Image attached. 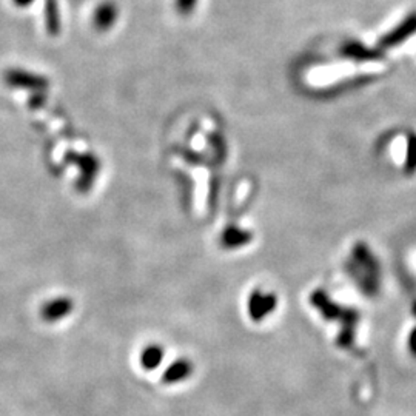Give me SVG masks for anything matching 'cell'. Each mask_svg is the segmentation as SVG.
Returning <instances> with one entry per match:
<instances>
[{
    "instance_id": "cell-7",
    "label": "cell",
    "mask_w": 416,
    "mask_h": 416,
    "mask_svg": "<svg viewBox=\"0 0 416 416\" xmlns=\"http://www.w3.org/2000/svg\"><path fill=\"white\" fill-rule=\"evenodd\" d=\"M410 350L416 355V329L410 335Z\"/></svg>"
},
{
    "instance_id": "cell-4",
    "label": "cell",
    "mask_w": 416,
    "mask_h": 416,
    "mask_svg": "<svg viewBox=\"0 0 416 416\" xmlns=\"http://www.w3.org/2000/svg\"><path fill=\"white\" fill-rule=\"evenodd\" d=\"M193 373V364L188 359H177L170 364L162 375L163 384H177L187 380Z\"/></svg>"
},
{
    "instance_id": "cell-2",
    "label": "cell",
    "mask_w": 416,
    "mask_h": 416,
    "mask_svg": "<svg viewBox=\"0 0 416 416\" xmlns=\"http://www.w3.org/2000/svg\"><path fill=\"white\" fill-rule=\"evenodd\" d=\"M278 299L272 293L255 292L248 299V315L255 322H261L264 319L273 313L276 309Z\"/></svg>"
},
{
    "instance_id": "cell-6",
    "label": "cell",
    "mask_w": 416,
    "mask_h": 416,
    "mask_svg": "<svg viewBox=\"0 0 416 416\" xmlns=\"http://www.w3.org/2000/svg\"><path fill=\"white\" fill-rule=\"evenodd\" d=\"M116 19V8L113 5H101L98 10L94 11V25L101 29H107L111 27Z\"/></svg>"
},
{
    "instance_id": "cell-8",
    "label": "cell",
    "mask_w": 416,
    "mask_h": 416,
    "mask_svg": "<svg viewBox=\"0 0 416 416\" xmlns=\"http://www.w3.org/2000/svg\"><path fill=\"white\" fill-rule=\"evenodd\" d=\"M14 2H16L17 5H20V6H24V5H29L33 2V0H14Z\"/></svg>"
},
{
    "instance_id": "cell-3",
    "label": "cell",
    "mask_w": 416,
    "mask_h": 416,
    "mask_svg": "<svg viewBox=\"0 0 416 416\" xmlns=\"http://www.w3.org/2000/svg\"><path fill=\"white\" fill-rule=\"evenodd\" d=\"M73 311V301L70 298H56L43 304L40 310L42 319L45 322H57L66 318Z\"/></svg>"
},
{
    "instance_id": "cell-5",
    "label": "cell",
    "mask_w": 416,
    "mask_h": 416,
    "mask_svg": "<svg viewBox=\"0 0 416 416\" xmlns=\"http://www.w3.org/2000/svg\"><path fill=\"white\" fill-rule=\"evenodd\" d=\"M163 361V348L159 346H148L140 355V364L145 370H156Z\"/></svg>"
},
{
    "instance_id": "cell-1",
    "label": "cell",
    "mask_w": 416,
    "mask_h": 416,
    "mask_svg": "<svg viewBox=\"0 0 416 416\" xmlns=\"http://www.w3.org/2000/svg\"><path fill=\"white\" fill-rule=\"evenodd\" d=\"M311 304L321 311V315L325 319L343 322V332L339 335V346L350 347L355 339V325L356 321H358V315L353 310H343L338 307L335 302L329 299V296L324 295V292H316L311 296Z\"/></svg>"
}]
</instances>
